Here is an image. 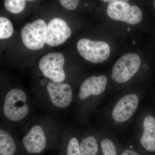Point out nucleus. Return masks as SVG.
<instances>
[{
    "mask_svg": "<svg viewBox=\"0 0 155 155\" xmlns=\"http://www.w3.org/2000/svg\"><path fill=\"white\" fill-rule=\"evenodd\" d=\"M127 1H120L110 3L107 8V13L111 19L135 25L141 21L142 13L137 6H131Z\"/></svg>",
    "mask_w": 155,
    "mask_h": 155,
    "instance_id": "obj_5",
    "label": "nucleus"
},
{
    "mask_svg": "<svg viewBox=\"0 0 155 155\" xmlns=\"http://www.w3.org/2000/svg\"><path fill=\"white\" fill-rule=\"evenodd\" d=\"M65 59L61 53H51L41 59L39 67L43 75L53 82L60 83L66 78L64 69Z\"/></svg>",
    "mask_w": 155,
    "mask_h": 155,
    "instance_id": "obj_6",
    "label": "nucleus"
},
{
    "mask_svg": "<svg viewBox=\"0 0 155 155\" xmlns=\"http://www.w3.org/2000/svg\"><path fill=\"white\" fill-rule=\"evenodd\" d=\"M81 155H96L98 146L96 139L89 136L84 139L80 145Z\"/></svg>",
    "mask_w": 155,
    "mask_h": 155,
    "instance_id": "obj_14",
    "label": "nucleus"
},
{
    "mask_svg": "<svg viewBox=\"0 0 155 155\" xmlns=\"http://www.w3.org/2000/svg\"><path fill=\"white\" fill-rule=\"evenodd\" d=\"M71 35V29L64 19L53 18L47 25L46 43L50 46H58L64 44Z\"/></svg>",
    "mask_w": 155,
    "mask_h": 155,
    "instance_id": "obj_7",
    "label": "nucleus"
},
{
    "mask_svg": "<svg viewBox=\"0 0 155 155\" xmlns=\"http://www.w3.org/2000/svg\"><path fill=\"white\" fill-rule=\"evenodd\" d=\"M107 81L105 75L89 78L81 84L78 97L81 100H84L91 96L101 94L105 90Z\"/></svg>",
    "mask_w": 155,
    "mask_h": 155,
    "instance_id": "obj_11",
    "label": "nucleus"
},
{
    "mask_svg": "<svg viewBox=\"0 0 155 155\" xmlns=\"http://www.w3.org/2000/svg\"><path fill=\"white\" fill-rule=\"evenodd\" d=\"M122 155H140L138 153L130 150H127L122 153Z\"/></svg>",
    "mask_w": 155,
    "mask_h": 155,
    "instance_id": "obj_20",
    "label": "nucleus"
},
{
    "mask_svg": "<svg viewBox=\"0 0 155 155\" xmlns=\"http://www.w3.org/2000/svg\"><path fill=\"white\" fill-rule=\"evenodd\" d=\"M26 96L19 89L10 91L5 97L3 111L7 119L11 121H19L25 118L29 112L26 104Z\"/></svg>",
    "mask_w": 155,
    "mask_h": 155,
    "instance_id": "obj_1",
    "label": "nucleus"
},
{
    "mask_svg": "<svg viewBox=\"0 0 155 155\" xmlns=\"http://www.w3.org/2000/svg\"><path fill=\"white\" fill-rule=\"evenodd\" d=\"M140 63V58L137 54L128 53L123 55L114 65L112 78L118 83L127 82L137 72Z\"/></svg>",
    "mask_w": 155,
    "mask_h": 155,
    "instance_id": "obj_4",
    "label": "nucleus"
},
{
    "mask_svg": "<svg viewBox=\"0 0 155 155\" xmlns=\"http://www.w3.org/2000/svg\"><path fill=\"white\" fill-rule=\"evenodd\" d=\"M143 131L140 139L142 146L150 152L155 151V119L153 116H147L143 123Z\"/></svg>",
    "mask_w": 155,
    "mask_h": 155,
    "instance_id": "obj_12",
    "label": "nucleus"
},
{
    "mask_svg": "<svg viewBox=\"0 0 155 155\" xmlns=\"http://www.w3.org/2000/svg\"><path fill=\"white\" fill-rule=\"evenodd\" d=\"M46 143L44 132L38 125L31 127L22 140L25 150L30 154H38L42 152L46 146Z\"/></svg>",
    "mask_w": 155,
    "mask_h": 155,
    "instance_id": "obj_10",
    "label": "nucleus"
},
{
    "mask_svg": "<svg viewBox=\"0 0 155 155\" xmlns=\"http://www.w3.org/2000/svg\"><path fill=\"white\" fill-rule=\"evenodd\" d=\"M47 89L51 101L56 107L66 108L71 104L72 92L69 84L50 81L48 84Z\"/></svg>",
    "mask_w": 155,
    "mask_h": 155,
    "instance_id": "obj_8",
    "label": "nucleus"
},
{
    "mask_svg": "<svg viewBox=\"0 0 155 155\" xmlns=\"http://www.w3.org/2000/svg\"><path fill=\"white\" fill-rule=\"evenodd\" d=\"M14 32L13 24L9 19L0 17V38L6 39L11 37Z\"/></svg>",
    "mask_w": 155,
    "mask_h": 155,
    "instance_id": "obj_15",
    "label": "nucleus"
},
{
    "mask_svg": "<svg viewBox=\"0 0 155 155\" xmlns=\"http://www.w3.org/2000/svg\"><path fill=\"white\" fill-rule=\"evenodd\" d=\"M154 6H155V2H154Z\"/></svg>",
    "mask_w": 155,
    "mask_h": 155,
    "instance_id": "obj_21",
    "label": "nucleus"
},
{
    "mask_svg": "<svg viewBox=\"0 0 155 155\" xmlns=\"http://www.w3.org/2000/svg\"><path fill=\"white\" fill-rule=\"evenodd\" d=\"M60 2L67 10L73 11L77 8L79 2L77 0H61Z\"/></svg>",
    "mask_w": 155,
    "mask_h": 155,
    "instance_id": "obj_19",
    "label": "nucleus"
},
{
    "mask_svg": "<svg viewBox=\"0 0 155 155\" xmlns=\"http://www.w3.org/2000/svg\"><path fill=\"white\" fill-rule=\"evenodd\" d=\"M77 49L84 59L94 64L106 61L110 53V47L105 42L86 38L81 39L78 41Z\"/></svg>",
    "mask_w": 155,
    "mask_h": 155,
    "instance_id": "obj_3",
    "label": "nucleus"
},
{
    "mask_svg": "<svg viewBox=\"0 0 155 155\" xmlns=\"http://www.w3.org/2000/svg\"><path fill=\"white\" fill-rule=\"evenodd\" d=\"M66 155H81L80 145L75 137L70 139L68 143Z\"/></svg>",
    "mask_w": 155,
    "mask_h": 155,
    "instance_id": "obj_18",
    "label": "nucleus"
},
{
    "mask_svg": "<svg viewBox=\"0 0 155 155\" xmlns=\"http://www.w3.org/2000/svg\"><path fill=\"white\" fill-rule=\"evenodd\" d=\"M103 155H117L115 145L110 140L104 139L101 142Z\"/></svg>",
    "mask_w": 155,
    "mask_h": 155,
    "instance_id": "obj_17",
    "label": "nucleus"
},
{
    "mask_svg": "<svg viewBox=\"0 0 155 155\" xmlns=\"http://www.w3.org/2000/svg\"><path fill=\"white\" fill-rule=\"evenodd\" d=\"M138 97L130 94L122 97L114 107L112 113L113 119L116 122H124L131 118L138 106Z\"/></svg>",
    "mask_w": 155,
    "mask_h": 155,
    "instance_id": "obj_9",
    "label": "nucleus"
},
{
    "mask_svg": "<svg viewBox=\"0 0 155 155\" xmlns=\"http://www.w3.org/2000/svg\"><path fill=\"white\" fill-rule=\"evenodd\" d=\"M16 143L14 139L6 131L0 130V154L14 155L16 153Z\"/></svg>",
    "mask_w": 155,
    "mask_h": 155,
    "instance_id": "obj_13",
    "label": "nucleus"
},
{
    "mask_svg": "<svg viewBox=\"0 0 155 155\" xmlns=\"http://www.w3.org/2000/svg\"><path fill=\"white\" fill-rule=\"evenodd\" d=\"M47 30V25L43 19L27 23L21 31L22 42L29 49H41L46 41Z\"/></svg>",
    "mask_w": 155,
    "mask_h": 155,
    "instance_id": "obj_2",
    "label": "nucleus"
},
{
    "mask_svg": "<svg viewBox=\"0 0 155 155\" xmlns=\"http://www.w3.org/2000/svg\"><path fill=\"white\" fill-rule=\"evenodd\" d=\"M26 1L24 0H6L5 2V7L11 13L19 14L25 8Z\"/></svg>",
    "mask_w": 155,
    "mask_h": 155,
    "instance_id": "obj_16",
    "label": "nucleus"
}]
</instances>
